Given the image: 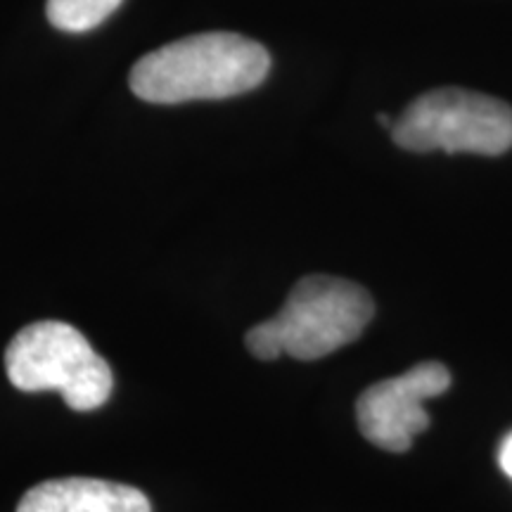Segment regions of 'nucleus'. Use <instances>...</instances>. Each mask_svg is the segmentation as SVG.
Here are the masks:
<instances>
[{"label":"nucleus","instance_id":"nucleus-1","mask_svg":"<svg viewBox=\"0 0 512 512\" xmlns=\"http://www.w3.org/2000/svg\"><path fill=\"white\" fill-rule=\"evenodd\" d=\"M271 57L266 48L240 34H197L140 57L128 83L140 100L181 105L192 100H223L254 91L266 79Z\"/></svg>","mask_w":512,"mask_h":512},{"label":"nucleus","instance_id":"nucleus-2","mask_svg":"<svg viewBox=\"0 0 512 512\" xmlns=\"http://www.w3.org/2000/svg\"><path fill=\"white\" fill-rule=\"evenodd\" d=\"M375 316L366 287L332 275H306L292 287L283 309L247 332L249 354L275 361L283 354L318 361L356 342Z\"/></svg>","mask_w":512,"mask_h":512},{"label":"nucleus","instance_id":"nucleus-3","mask_svg":"<svg viewBox=\"0 0 512 512\" xmlns=\"http://www.w3.org/2000/svg\"><path fill=\"white\" fill-rule=\"evenodd\" d=\"M5 370L19 392H60L79 413L100 408L114 389L110 363L74 325L60 320L19 330L5 351Z\"/></svg>","mask_w":512,"mask_h":512},{"label":"nucleus","instance_id":"nucleus-4","mask_svg":"<svg viewBox=\"0 0 512 512\" xmlns=\"http://www.w3.org/2000/svg\"><path fill=\"white\" fill-rule=\"evenodd\" d=\"M394 143L411 152L441 150L498 157L512 147V107L463 88L415 98L392 126Z\"/></svg>","mask_w":512,"mask_h":512},{"label":"nucleus","instance_id":"nucleus-5","mask_svg":"<svg viewBox=\"0 0 512 512\" xmlns=\"http://www.w3.org/2000/svg\"><path fill=\"white\" fill-rule=\"evenodd\" d=\"M451 387V373L441 363H418L408 373L375 382L358 396V430L370 444L389 453H403L430 427L425 401Z\"/></svg>","mask_w":512,"mask_h":512},{"label":"nucleus","instance_id":"nucleus-6","mask_svg":"<svg viewBox=\"0 0 512 512\" xmlns=\"http://www.w3.org/2000/svg\"><path fill=\"white\" fill-rule=\"evenodd\" d=\"M17 512H152L136 486L91 477L48 479L22 496Z\"/></svg>","mask_w":512,"mask_h":512},{"label":"nucleus","instance_id":"nucleus-7","mask_svg":"<svg viewBox=\"0 0 512 512\" xmlns=\"http://www.w3.org/2000/svg\"><path fill=\"white\" fill-rule=\"evenodd\" d=\"M121 0H48L46 15L55 29L83 34L105 22Z\"/></svg>","mask_w":512,"mask_h":512},{"label":"nucleus","instance_id":"nucleus-8","mask_svg":"<svg viewBox=\"0 0 512 512\" xmlns=\"http://www.w3.org/2000/svg\"><path fill=\"white\" fill-rule=\"evenodd\" d=\"M498 465H501V470L512 479V432L501 441V446H498Z\"/></svg>","mask_w":512,"mask_h":512}]
</instances>
